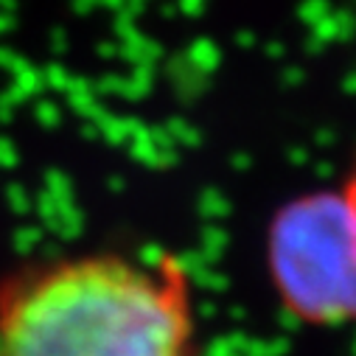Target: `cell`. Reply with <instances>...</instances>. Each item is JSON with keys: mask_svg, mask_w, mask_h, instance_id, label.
<instances>
[{"mask_svg": "<svg viewBox=\"0 0 356 356\" xmlns=\"http://www.w3.org/2000/svg\"><path fill=\"white\" fill-rule=\"evenodd\" d=\"M197 323L180 261L87 252L0 278V356H194Z\"/></svg>", "mask_w": 356, "mask_h": 356, "instance_id": "cell-1", "label": "cell"}, {"mask_svg": "<svg viewBox=\"0 0 356 356\" xmlns=\"http://www.w3.org/2000/svg\"><path fill=\"white\" fill-rule=\"evenodd\" d=\"M266 266L275 295L298 320L356 323V202L348 191L289 200L266 230Z\"/></svg>", "mask_w": 356, "mask_h": 356, "instance_id": "cell-2", "label": "cell"}, {"mask_svg": "<svg viewBox=\"0 0 356 356\" xmlns=\"http://www.w3.org/2000/svg\"><path fill=\"white\" fill-rule=\"evenodd\" d=\"M345 191H348V197H350V200L356 202V168H353V174H350V180H348Z\"/></svg>", "mask_w": 356, "mask_h": 356, "instance_id": "cell-3", "label": "cell"}]
</instances>
